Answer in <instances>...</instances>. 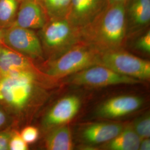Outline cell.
Masks as SVG:
<instances>
[{
  "label": "cell",
  "instance_id": "1",
  "mask_svg": "<svg viewBox=\"0 0 150 150\" xmlns=\"http://www.w3.org/2000/svg\"><path fill=\"white\" fill-rule=\"evenodd\" d=\"M52 81L40 70L0 76V103L14 119L17 129L43 103L46 88Z\"/></svg>",
  "mask_w": 150,
  "mask_h": 150
},
{
  "label": "cell",
  "instance_id": "2",
  "mask_svg": "<svg viewBox=\"0 0 150 150\" xmlns=\"http://www.w3.org/2000/svg\"><path fill=\"white\" fill-rule=\"evenodd\" d=\"M80 32L81 42L101 52L124 48L127 40L125 4L106 6Z\"/></svg>",
  "mask_w": 150,
  "mask_h": 150
},
{
  "label": "cell",
  "instance_id": "3",
  "mask_svg": "<svg viewBox=\"0 0 150 150\" xmlns=\"http://www.w3.org/2000/svg\"><path fill=\"white\" fill-rule=\"evenodd\" d=\"M36 32L45 61L54 59L81 42L80 28L72 25L66 17L50 18Z\"/></svg>",
  "mask_w": 150,
  "mask_h": 150
},
{
  "label": "cell",
  "instance_id": "4",
  "mask_svg": "<svg viewBox=\"0 0 150 150\" xmlns=\"http://www.w3.org/2000/svg\"><path fill=\"white\" fill-rule=\"evenodd\" d=\"M101 52L80 42L58 57L42 62L40 70L54 81L98 64Z\"/></svg>",
  "mask_w": 150,
  "mask_h": 150
},
{
  "label": "cell",
  "instance_id": "5",
  "mask_svg": "<svg viewBox=\"0 0 150 150\" xmlns=\"http://www.w3.org/2000/svg\"><path fill=\"white\" fill-rule=\"evenodd\" d=\"M97 64L140 81L150 78V61L129 53L124 48L101 52Z\"/></svg>",
  "mask_w": 150,
  "mask_h": 150
},
{
  "label": "cell",
  "instance_id": "6",
  "mask_svg": "<svg viewBox=\"0 0 150 150\" xmlns=\"http://www.w3.org/2000/svg\"><path fill=\"white\" fill-rule=\"evenodd\" d=\"M2 42L35 62L45 61L43 50L36 31L12 25L3 29Z\"/></svg>",
  "mask_w": 150,
  "mask_h": 150
},
{
  "label": "cell",
  "instance_id": "7",
  "mask_svg": "<svg viewBox=\"0 0 150 150\" xmlns=\"http://www.w3.org/2000/svg\"><path fill=\"white\" fill-rule=\"evenodd\" d=\"M67 81L77 86L100 87L120 84H135L141 81L119 74L102 65L96 64L71 75Z\"/></svg>",
  "mask_w": 150,
  "mask_h": 150
},
{
  "label": "cell",
  "instance_id": "8",
  "mask_svg": "<svg viewBox=\"0 0 150 150\" xmlns=\"http://www.w3.org/2000/svg\"><path fill=\"white\" fill-rule=\"evenodd\" d=\"M80 106V99L76 96L60 99L44 113L41 121L42 131L46 134L51 129L68 123L77 115Z\"/></svg>",
  "mask_w": 150,
  "mask_h": 150
},
{
  "label": "cell",
  "instance_id": "9",
  "mask_svg": "<svg viewBox=\"0 0 150 150\" xmlns=\"http://www.w3.org/2000/svg\"><path fill=\"white\" fill-rule=\"evenodd\" d=\"M106 6V0H71L66 18L81 29L92 21Z\"/></svg>",
  "mask_w": 150,
  "mask_h": 150
},
{
  "label": "cell",
  "instance_id": "10",
  "mask_svg": "<svg viewBox=\"0 0 150 150\" xmlns=\"http://www.w3.org/2000/svg\"><path fill=\"white\" fill-rule=\"evenodd\" d=\"M125 15L127 38L149 27L150 0H127Z\"/></svg>",
  "mask_w": 150,
  "mask_h": 150
},
{
  "label": "cell",
  "instance_id": "11",
  "mask_svg": "<svg viewBox=\"0 0 150 150\" xmlns=\"http://www.w3.org/2000/svg\"><path fill=\"white\" fill-rule=\"evenodd\" d=\"M49 20L42 7L36 0L20 2L13 25L38 31Z\"/></svg>",
  "mask_w": 150,
  "mask_h": 150
},
{
  "label": "cell",
  "instance_id": "12",
  "mask_svg": "<svg viewBox=\"0 0 150 150\" xmlns=\"http://www.w3.org/2000/svg\"><path fill=\"white\" fill-rule=\"evenodd\" d=\"M142 103V99L138 96L124 95L115 97L104 102L98 108L97 113L102 118H118L139 110Z\"/></svg>",
  "mask_w": 150,
  "mask_h": 150
},
{
  "label": "cell",
  "instance_id": "13",
  "mask_svg": "<svg viewBox=\"0 0 150 150\" xmlns=\"http://www.w3.org/2000/svg\"><path fill=\"white\" fill-rule=\"evenodd\" d=\"M39 70L34 61L0 43V76L19 71Z\"/></svg>",
  "mask_w": 150,
  "mask_h": 150
},
{
  "label": "cell",
  "instance_id": "14",
  "mask_svg": "<svg viewBox=\"0 0 150 150\" xmlns=\"http://www.w3.org/2000/svg\"><path fill=\"white\" fill-rule=\"evenodd\" d=\"M124 127L122 123H91L82 129L81 136L84 142L89 144H105L115 137Z\"/></svg>",
  "mask_w": 150,
  "mask_h": 150
},
{
  "label": "cell",
  "instance_id": "15",
  "mask_svg": "<svg viewBox=\"0 0 150 150\" xmlns=\"http://www.w3.org/2000/svg\"><path fill=\"white\" fill-rule=\"evenodd\" d=\"M44 146L48 150H71L74 143L70 128L60 126L45 134Z\"/></svg>",
  "mask_w": 150,
  "mask_h": 150
},
{
  "label": "cell",
  "instance_id": "16",
  "mask_svg": "<svg viewBox=\"0 0 150 150\" xmlns=\"http://www.w3.org/2000/svg\"><path fill=\"white\" fill-rule=\"evenodd\" d=\"M141 140L132 126H129L125 127L113 139L105 143L103 147L106 150H137Z\"/></svg>",
  "mask_w": 150,
  "mask_h": 150
},
{
  "label": "cell",
  "instance_id": "17",
  "mask_svg": "<svg viewBox=\"0 0 150 150\" xmlns=\"http://www.w3.org/2000/svg\"><path fill=\"white\" fill-rule=\"evenodd\" d=\"M20 3V0H0V28L13 25Z\"/></svg>",
  "mask_w": 150,
  "mask_h": 150
},
{
  "label": "cell",
  "instance_id": "18",
  "mask_svg": "<svg viewBox=\"0 0 150 150\" xmlns=\"http://www.w3.org/2000/svg\"><path fill=\"white\" fill-rule=\"evenodd\" d=\"M36 1L42 7L49 19L66 17L71 2V0Z\"/></svg>",
  "mask_w": 150,
  "mask_h": 150
},
{
  "label": "cell",
  "instance_id": "19",
  "mask_svg": "<svg viewBox=\"0 0 150 150\" xmlns=\"http://www.w3.org/2000/svg\"><path fill=\"white\" fill-rule=\"evenodd\" d=\"M134 35L137 36V38L134 42V49L143 53L150 54V30L149 27Z\"/></svg>",
  "mask_w": 150,
  "mask_h": 150
},
{
  "label": "cell",
  "instance_id": "20",
  "mask_svg": "<svg viewBox=\"0 0 150 150\" xmlns=\"http://www.w3.org/2000/svg\"><path fill=\"white\" fill-rule=\"evenodd\" d=\"M132 127L141 139L149 138L150 136V117L147 114L137 119Z\"/></svg>",
  "mask_w": 150,
  "mask_h": 150
},
{
  "label": "cell",
  "instance_id": "21",
  "mask_svg": "<svg viewBox=\"0 0 150 150\" xmlns=\"http://www.w3.org/2000/svg\"><path fill=\"white\" fill-rule=\"evenodd\" d=\"M28 150V145L22 139L18 129L13 130L9 142V150Z\"/></svg>",
  "mask_w": 150,
  "mask_h": 150
},
{
  "label": "cell",
  "instance_id": "22",
  "mask_svg": "<svg viewBox=\"0 0 150 150\" xmlns=\"http://www.w3.org/2000/svg\"><path fill=\"white\" fill-rule=\"evenodd\" d=\"M20 133L23 140L28 145L35 143L40 136V130L35 126H26L20 131Z\"/></svg>",
  "mask_w": 150,
  "mask_h": 150
},
{
  "label": "cell",
  "instance_id": "23",
  "mask_svg": "<svg viewBox=\"0 0 150 150\" xmlns=\"http://www.w3.org/2000/svg\"><path fill=\"white\" fill-rule=\"evenodd\" d=\"M11 127H16L14 119L4 106L0 103V131Z\"/></svg>",
  "mask_w": 150,
  "mask_h": 150
},
{
  "label": "cell",
  "instance_id": "24",
  "mask_svg": "<svg viewBox=\"0 0 150 150\" xmlns=\"http://www.w3.org/2000/svg\"><path fill=\"white\" fill-rule=\"evenodd\" d=\"M11 127L0 131V150H9V142L13 130Z\"/></svg>",
  "mask_w": 150,
  "mask_h": 150
},
{
  "label": "cell",
  "instance_id": "25",
  "mask_svg": "<svg viewBox=\"0 0 150 150\" xmlns=\"http://www.w3.org/2000/svg\"><path fill=\"white\" fill-rule=\"evenodd\" d=\"M139 150H150V139L149 138H146L144 139H141L140 144H139Z\"/></svg>",
  "mask_w": 150,
  "mask_h": 150
},
{
  "label": "cell",
  "instance_id": "26",
  "mask_svg": "<svg viewBox=\"0 0 150 150\" xmlns=\"http://www.w3.org/2000/svg\"><path fill=\"white\" fill-rule=\"evenodd\" d=\"M127 0H106L107 5H111L116 4H125Z\"/></svg>",
  "mask_w": 150,
  "mask_h": 150
},
{
  "label": "cell",
  "instance_id": "27",
  "mask_svg": "<svg viewBox=\"0 0 150 150\" xmlns=\"http://www.w3.org/2000/svg\"><path fill=\"white\" fill-rule=\"evenodd\" d=\"M2 34H3V29L0 28V43H2Z\"/></svg>",
  "mask_w": 150,
  "mask_h": 150
},
{
  "label": "cell",
  "instance_id": "28",
  "mask_svg": "<svg viewBox=\"0 0 150 150\" xmlns=\"http://www.w3.org/2000/svg\"><path fill=\"white\" fill-rule=\"evenodd\" d=\"M20 2H21V1H23V0H20Z\"/></svg>",
  "mask_w": 150,
  "mask_h": 150
}]
</instances>
